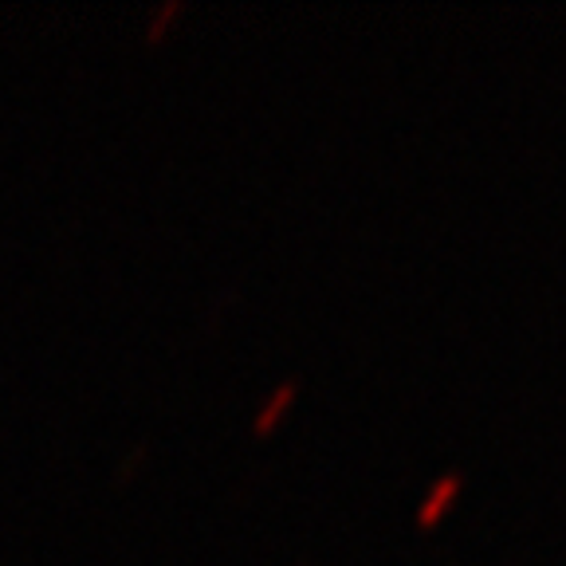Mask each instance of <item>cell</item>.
I'll use <instances>...</instances> for the list:
<instances>
[{"instance_id":"obj_1","label":"cell","mask_w":566,"mask_h":566,"mask_svg":"<svg viewBox=\"0 0 566 566\" xmlns=\"http://www.w3.org/2000/svg\"><path fill=\"white\" fill-rule=\"evenodd\" d=\"M460 492H465V476H460L457 468H453V472H440L429 485V492H425V500L417 503V512H413L417 527H425V531L437 527V523L457 508Z\"/></svg>"},{"instance_id":"obj_2","label":"cell","mask_w":566,"mask_h":566,"mask_svg":"<svg viewBox=\"0 0 566 566\" xmlns=\"http://www.w3.org/2000/svg\"><path fill=\"white\" fill-rule=\"evenodd\" d=\"M295 393H300V378H283V382H275L272 393L260 402V410L252 413V433H260V437L272 433L275 425L287 417V410L295 405Z\"/></svg>"},{"instance_id":"obj_3","label":"cell","mask_w":566,"mask_h":566,"mask_svg":"<svg viewBox=\"0 0 566 566\" xmlns=\"http://www.w3.org/2000/svg\"><path fill=\"white\" fill-rule=\"evenodd\" d=\"M182 9H185L182 0H162L157 9H150V17H146V40H150V44L165 36V28H170L177 17H182Z\"/></svg>"},{"instance_id":"obj_4","label":"cell","mask_w":566,"mask_h":566,"mask_svg":"<svg viewBox=\"0 0 566 566\" xmlns=\"http://www.w3.org/2000/svg\"><path fill=\"white\" fill-rule=\"evenodd\" d=\"M300 566H307V563H300Z\"/></svg>"}]
</instances>
